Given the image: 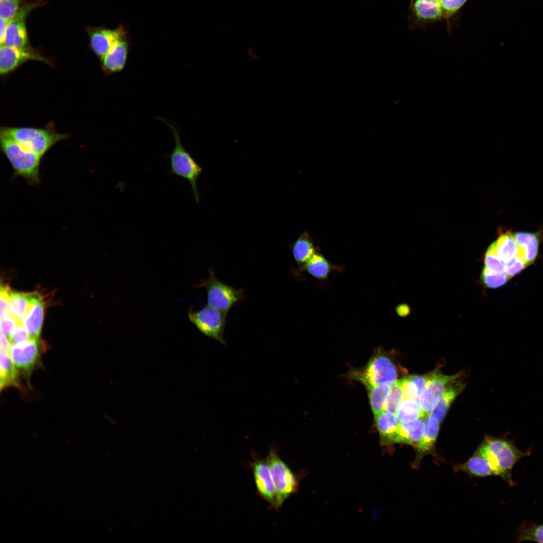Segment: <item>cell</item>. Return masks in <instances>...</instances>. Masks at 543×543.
I'll return each mask as SVG.
<instances>
[{"mask_svg":"<svg viewBox=\"0 0 543 543\" xmlns=\"http://www.w3.org/2000/svg\"><path fill=\"white\" fill-rule=\"evenodd\" d=\"M250 463L255 484L259 495L276 509L281 508L266 459L253 453Z\"/></svg>","mask_w":543,"mask_h":543,"instance_id":"obj_12","label":"cell"},{"mask_svg":"<svg viewBox=\"0 0 543 543\" xmlns=\"http://www.w3.org/2000/svg\"><path fill=\"white\" fill-rule=\"evenodd\" d=\"M130 43L127 36L119 40L101 59L105 73L112 74L123 70L126 65Z\"/></svg>","mask_w":543,"mask_h":543,"instance_id":"obj_16","label":"cell"},{"mask_svg":"<svg viewBox=\"0 0 543 543\" xmlns=\"http://www.w3.org/2000/svg\"><path fill=\"white\" fill-rule=\"evenodd\" d=\"M424 430V417L408 422H400L398 431V443L411 444L416 447L423 435Z\"/></svg>","mask_w":543,"mask_h":543,"instance_id":"obj_18","label":"cell"},{"mask_svg":"<svg viewBox=\"0 0 543 543\" xmlns=\"http://www.w3.org/2000/svg\"><path fill=\"white\" fill-rule=\"evenodd\" d=\"M46 345L39 338H30L26 342L11 344L9 354L20 377L27 380L34 371L41 366V356Z\"/></svg>","mask_w":543,"mask_h":543,"instance_id":"obj_7","label":"cell"},{"mask_svg":"<svg viewBox=\"0 0 543 543\" xmlns=\"http://www.w3.org/2000/svg\"><path fill=\"white\" fill-rule=\"evenodd\" d=\"M401 423L410 422L425 416L422 413L418 402L413 399H404L396 414Z\"/></svg>","mask_w":543,"mask_h":543,"instance_id":"obj_29","label":"cell"},{"mask_svg":"<svg viewBox=\"0 0 543 543\" xmlns=\"http://www.w3.org/2000/svg\"><path fill=\"white\" fill-rule=\"evenodd\" d=\"M11 344H23L31 338L29 333L21 322H19L14 332L8 337Z\"/></svg>","mask_w":543,"mask_h":543,"instance_id":"obj_39","label":"cell"},{"mask_svg":"<svg viewBox=\"0 0 543 543\" xmlns=\"http://www.w3.org/2000/svg\"><path fill=\"white\" fill-rule=\"evenodd\" d=\"M87 33L90 47L101 59L119 40L127 35L126 29L122 25L113 29L102 27L89 28Z\"/></svg>","mask_w":543,"mask_h":543,"instance_id":"obj_14","label":"cell"},{"mask_svg":"<svg viewBox=\"0 0 543 543\" xmlns=\"http://www.w3.org/2000/svg\"><path fill=\"white\" fill-rule=\"evenodd\" d=\"M375 419L382 444L398 443L400 422L396 415L383 410L375 415Z\"/></svg>","mask_w":543,"mask_h":543,"instance_id":"obj_17","label":"cell"},{"mask_svg":"<svg viewBox=\"0 0 543 543\" xmlns=\"http://www.w3.org/2000/svg\"><path fill=\"white\" fill-rule=\"evenodd\" d=\"M307 232L302 234L292 246V251L297 264L302 267L317 251Z\"/></svg>","mask_w":543,"mask_h":543,"instance_id":"obj_24","label":"cell"},{"mask_svg":"<svg viewBox=\"0 0 543 543\" xmlns=\"http://www.w3.org/2000/svg\"><path fill=\"white\" fill-rule=\"evenodd\" d=\"M1 319L0 327L1 333L9 337L15 330L19 322L13 316L6 317Z\"/></svg>","mask_w":543,"mask_h":543,"instance_id":"obj_41","label":"cell"},{"mask_svg":"<svg viewBox=\"0 0 543 543\" xmlns=\"http://www.w3.org/2000/svg\"><path fill=\"white\" fill-rule=\"evenodd\" d=\"M526 266L523 251L519 246L517 254L511 260L505 263V273L511 278L521 272Z\"/></svg>","mask_w":543,"mask_h":543,"instance_id":"obj_36","label":"cell"},{"mask_svg":"<svg viewBox=\"0 0 543 543\" xmlns=\"http://www.w3.org/2000/svg\"><path fill=\"white\" fill-rule=\"evenodd\" d=\"M350 376L365 385L391 386L397 378V372L393 361L387 356L379 354L373 357L363 371H352Z\"/></svg>","mask_w":543,"mask_h":543,"instance_id":"obj_5","label":"cell"},{"mask_svg":"<svg viewBox=\"0 0 543 543\" xmlns=\"http://www.w3.org/2000/svg\"><path fill=\"white\" fill-rule=\"evenodd\" d=\"M430 374L424 375H412L409 378L416 385L419 396L426 386L430 379Z\"/></svg>","mask_w":543,"mask_h":543,"instance_id":"obj_42","label":"cell"},{"mask_svg":"<svg viewBox=\"0 0 543 543\" xmlns=\"http://www.w3.org/2000/svg\"><path fill=\"white\" fill-rule=\"evenodd\" d=\"M44 316V304L41 296L30 293V303L21 323L31 338H39Z\"/></svg>","mask_w":543,"mask_h":543,"instance_id":"obj_15","label":"cell"},{"mask_svg":"<svg viewBox=\"0 0 543 543\" xmlns=\"http://www.w3.org/2000/svg\"><path fill=\"white\" fill-rule=\"evenodd\" d=\"M518 245L522 250L527 265L534 262L538 254L539 238L533 233L518 232L513 234Z\"/></svg>","mask_w":543,"mask_h":543,"instance_id":"obj_23","label":"cell"},{"mask_svg":"<svg viewBox=\"0 0 543 543\" xmlns=\"http://www.w3.org/2000/svg\"><path fill=\"white\" fill-rule=\"evenodd\" d=\"M459 468L472 475L480 477L497 475L496 471L489 461L478 450Z\"/></svg>","mask_w":543,"mask_h":543,"instance_id":"obj_25","label":"cell"},{"mask_svg":"<svg viewBox=\"0 0 543 543\" xmlns=\"http://www.w3.org/2000/svg\"><path fill=\"white\" fill-rule=\"evenodd\" d=\"M165 122L172 130L175 139L174 148L168 155L170 160L169 173L188 181L192 188L194 199L199 203L200 197L197 180L203 169L183 147L177 130L170 124L166 121Z\"/></svg>","mask_w":543,"mask_h":543,"instance_id":"obj_4","label":"cell"},{"mask_svg":"<svg viewBox=\"0 0 543 543\" xmlns=\"http://www.w3.org/2000/svg\"><path fill=\"white\" fill-rule=\"evenodd\" d=\"M390 386L385 385L366 387L368 391L370 402L374 416L384 410L385 402Z\"/></svg>","mask_w":543,"mask_h":543,"instance_id":"obj_30","label":"cell"},{"mask_svg":"<svg viewBox=\"0 0 543 543\" xmlns=\"http://www.w3.org/2000/svg\"><path fill=\"white\" fill-rule=\"evenodd\" d=\"M266 461L281 507L284 501L294 494L297 488V478L280 457L277 450L271 448Z\"/></svg>","mask_w":543,"mask_h":543,"instance_id":"obj_8","label":"cell"},{"mask_svg":"<svg viewBox=\"0 0 543 543\" xmlns=\"http://www.w3.org/2000/svg\"><path fill=\"white\" fill-rule=\"evenodd\" d=\"M29 303L30 293L11 291V305L12 314L18 322H21L25 315Z\"/></svg>","mask_w":543,"mask_h":543,"instance_id":"obj_31","label":"cell"},{"mask_svg":"<svg viewBox=\"0 0 543 543\" xmlns=\"http://www.w3.org/2000/svg\"><path fill=\"white\" fill-rule=\"evenodd\" d=\"M404 399H413L418 401L419 394L417 388L409 377L400 379Z\"/></svg>","mask_w":543,"mask_h":543,"instance_id":"obj_38","label":"cell"},{"mask_svg":"<svg viewBox=\"0 0 543 543\" xmlns=\"http://www.w3.org/2000/svg\"><path fill=\"white\" fill-rule=\"evenodd\" d=\"M20 379V375L13 363L9 352L1 349V390L11 387H21Z\"/></svg>","mask_w":543,"mask_h":543,"instance_id":"obj_19","label":"cell"},{"mask_svg":"<svg viewBox=\"0 0 543 543\" xmlns=\"http://www.w3.org/2000/svg\"><path fill=\"white\" fill-rule=\"evenodd\" d=\"M515 535L517 542L531 540L543 542V524H536L526 521L518 527Z\"/></svg>","mask_w":543,"mask_h":543,"instance_id":"obj_28","label":"cell"},{"mask_svg":"<svg viewBox=\"0 0 543 543\" xmlns=\"http://www.w3.org/2000/svg\"><path fill=\"white\" fill-rule=\"evenodd\" d=\"M403 400V392L400 380H399L396 381L390 386L385 402L384 410L396 414Z\"/></svg>","mask_w":543,"mask_h":543,"instance_id":"obj_32","label":"cell"},{"mask_svg":"<svg viewBox=\"0 0 543 543\" xmlns=\"http://www.w3.org/2000/svg\"><path fill=\"white\" fill-rule=\"evenodd\" d=\"M1 349L9 352L11 343L9 338L2 333H1Z\"/></svg>","mask_w":543,"mask_h":543,"instance_id":"obj_45","label":"cell"},{"mask_svg":"<svg viewBox=\"0 0 543 543\" xmlns=\"http://www.w3.org/2000/svg\"><path fill=\"white\" fill-rule=\"evenodd\" d=\"M29 0H0V17L11 20Z\"/></svg>","mask_w":543,"mask_h":543,"instance_id":"obj_35","label":"cell"},{"mask_svg":"<svg viewBox=\"0 0 543 543\" xmlns=\"http://www.w3.org/2000/svg\"><path fill=\"white\" fill-rule=\"evenodd\" d=\"M41 0H29L21 8L17 14L9 21L4 43L2 45L16 47L28 46V36L26 26V19L34 9L43 5Z\"/></svg>","mask_w":543,"mask_h":543,"instance_id":"obj_10","label":"cell"},{"mask_svg":"<svg viewBox=\"0 0 543 543\" xmlns=\"http://www.w3.org/2000/svg\"><path fill=\"white\" fill-rule=\"evenodd\" d=\"M460 376V374L447 376L439 371L430 373V379L421 393L418 404L426 416L435 408L449 384Z\"/></svg>","mask_w":543,"mask_h":543,"instance_id":"obj_11","label":"cell"},{"mask_svg":"<svg viewBox=\"0 0 543 543\" xmlns=\"http://www.w3.org/2000/svg\"><path fill=\"white\" fill-rule=\"evenodd\" d=\"M396 311L400 316L405 317L409 314L410 308L406 304H402L396 307Z\"/></svg>","mask_w":543,"mask_h":543,"instance_id":"obj_44","label":"cell"},{"mask_svg":"<svg viewBox=\"0 0 543 543\" xmlns=\"http://www.w3.org/2000/svg\"><path fill=\"white\" fill-rule=\"evenodd\" d=\"M197 287L206 289L207 305L226 314L233 305L244 299L242 289H236L221 282L212 269L209 278L202 280Z\"/></svg>","mask_w":543,"mask_h":543,"instance_id":"obj_6","label":"cell"},{"mask_svg":"<svg viewBox=\"0 0 543 543\" xmlns=\"http://www.w3.org/2000/svg\"><path fill=\"white\" fill-rule=\"evenodd\" d=\"M443 14L450 16L459 10L467 0H439Z\"/></svg>","mask_w":543,"mask_h":543,"instance_id":"obj_40","label":"cell"},{"mask_svg":"<svg viewBox=\"0 0 543 543\" xmlns=\"http://www.w3.org/2000/svg\"><path fill=\"white\" fill-rule=\"evenodd\" d=\"M226 315L208 305L198 311L190 309L188 311L190 320L200 331L223 344Z\"/></svg>","mask_w":543,"mask_h":543,"instance_id":"obj_9","label":"cell"},{"mask_svg":"<svg viewBox=\"0 0 543 543\" xmlns=\"http://www.w3.org/2000/svg\"><path fill=\"white\" fill-rule=\"evenodd\" d=\"M11 293V291L8 286H1L0 293L1 318L12 316Z\"/></svg>","mask_w":543,"mask_h":543,"instance_id":"obj_37","label":"cell"},{"mask_svg":"<svg viewBox=\"0 0 543 543\" xmlns=\"http://www.w3.org/2000/svg\"><path fill=\"white\" fill-rule=\"evenodd\" d=\"M35 60L47 62L46 59L36 49L29 47H16L1 45L0 72L5 74L15 69L27 61Z\"/></svg>","mask_w":543,"mask_h":543,"instance_id":"obj_13","label":"cell"},{"mask_svg":"<svg viewBox=\"0 0 543 543\" xmlns=\"http://www.w3.org/2000/svg\"><path fill=\"white\" fill-rule=\"evenodd\" d=\"M485 457L496 472L511 486L514 484L511 477L513 466L521 458L529 455L518 449L507 438L486 436L477 450Z\"/></svg>","mask_w":543,"mask_h":543,"instance_id":"obj_1","label":"cell"},{"mask_svg":"<svg viewBox=\"0 0 543 543\" xmlns=\"http://www.w3.org/2000/svg\"><path fill=\"white\" fill-rule=\"evenodd\" d=\"M1 145L15 174L23 177L32 185L39 184V166L42 157L2 133H1Z\"/></svg>","mask_w":543,"mask_h":543,"instance_id":"obj_2","label":"cell"},{"mask_svg":"<svg viewBox=\"0 0 543 543\" xmlns=\"http://www.w3.org/2000/svg\"><path fill=\"white\" fill-rule=\"evenodd\" d=\"M484 262L485 266L491 271L499 273H505V263L497 254L494 242L489 247L485 254Z\"/></svg>","mask_w":543,"mask_h":543,"instance_id":"obj_34","label":"cell"},{"mask_svg":"<svg viewBox=\"0 0 543 543\" xmlns=\"http://www.w3.org/2000/svg\"><path fill=\"white\" fill-rule=\"evenodd\" d=\"M300 268L318 280L326 279L334 269L333 265L318 251Z\"/></svg>","mask_w":543,"mask_h":543,"instance_id":"obj_21","label":"cell"},{"mask_svg":"<svg viewBox=\"0 0 543 543\" xmlns=\"http://www.w3.org/2000/svg\"><path fill=\"white\" fill-rule=\"evenodd\" d=\"M413 7L415 15L421 20H437L443 15L439 0H416Z\"/></svg>","mask_w":543,"mask_h":543,"instance_id":"obj_26","label":"cell"},{"mask_svg":"<svg viewBox=\"0 0 543 543\" xmlns=\"http://www.w3.org/2000/svg\"><path fill=\"white\" fill-rule=\"evenodd\" d=\"M9 21L0 17V43L1 45H2L4 41L5 35L6 33Z\"/></svg>","mask_w":543,"mask_h":543,"instance_id":"obj_43","label":"cell"},{"mask_svg":"<svg viewBox=\"0 0 543 543\" xmlns=\"http://www.w3.org/2000/svg\"><path fill=\"white\" fill-rule=\"evenodd\" d=\"M1 133L41 157L53 145L67 137L52 130L29 127L4 128Z\"/></svg>","mask_w":543,"mask_h":543,"instance_id":"obj_3","label":"cell"},{"mask_svg":"<svg viewBox=\"0 0 543 543\" xmlns=\"http://www.w3.org/2000/svg\"><path fill=\"white\" fill-rule=\"evenodd\" d=\"M494 242L497 254L504 263L511 260L518 253L519 246L513 234L510 232L502 234Z\"/></svg>","mask_w":543,"mask_h":543,"instance_id":"obj_27","label":"cell"},{"mask_svg":"<svg viewBox=\"0 0 543 543\" xmlns=\"http://www.w3.org/2000/svg\"><path fill=\"white\" fill-rule=\"evenodd\" d=\"M481 278L485 286L492 289L499 288L504 285L510 279L505 273L494 272L485 266L483 268Z\"/></svg>","mask_w":543,"mask_h":543,"instance_id":"obj_33","label":"cell"},{"mask_svg":"<svg viewBox=\"0 0 543 543\" xmlns=\"http://www.w3.org/2000/svg\"><path fill=\"white\" fill-rule=\"evenodd\" d=\"M464 387L465 384L461 382L456 380L451 382L430 414L434 416L440 422L445 416L451 403L461 392Z\"/></svg>","mask_w":543,"mask_h":543,"instance_id":"obj_22","label":"cell"},{"mask_svg":"<svg viewBox=\"0 0 543 543\" xmlns=\"http://www.w3.org/2000/svg\"><path fill=\"white\" fill-rule=\"evenodd\" d=\"M439 423V421L434 416L430 414L427 415V417L426 416L424 432L416 447L417 451L416 460L418 461L433 447L438 435Z\"/></svg>","mask_w":543,"mask_h":543,"instance_id":"obj_20","label":"cell"}]
</instances>
